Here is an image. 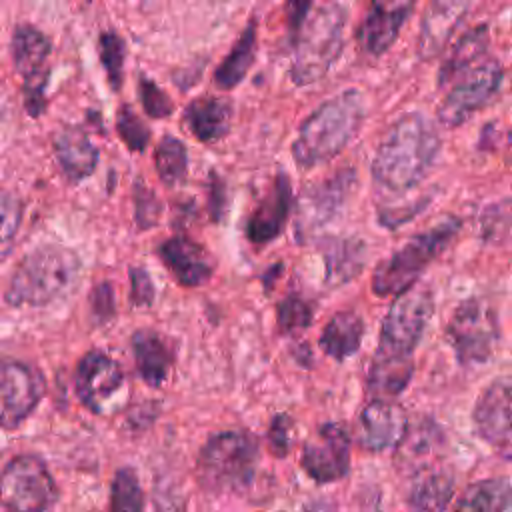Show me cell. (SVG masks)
<instances>
[{"label": "cell", "mask_w": 512, "mask_h": 512, "mask_svg": "<svg viewBox=\"0 0 512 512\" xmlns=\"http://www.w3.org/2000/svg\"><path fill=\"white\" fill-rule=\"evenodd\" d=\"M136 220L140 222L142 228L146 226H154V222L158 220V214H160V204L156 200V196L146 190V188H138L136 190Z\"/></svg>", "instance_id": "cell-38"}, {"label": "cell", "mask_w": 512, "mask_h": 512, "mask_svg": "<svg viewBox=\"0 0 512 512\" xmlns=\"http://www.w3.org/2000/svg\"><path fill=\"white\" fill-rule=\"evenodd\" d=\"M184 120L198 140L214 142L230 130L232 106L222 98L202 96L188 104Z\"/></svg>", "instance_id": "cell-24"}, {"label": "cell", "mask_w": 512, "mask_h": 512, "mask_svg": "<svg viewBox=\"0 0 512 512\" xmlns=\"http://www.w3.org/2000/svg\"><path fill=\"white\" fill-rule=\"evenodd\" d=\"M296 32V50L290 66L294 84L304 86L322 78L344 46L346 10L340 4H322L310 8Z\"/></svg>", "instance_id": "cell-4"}, {"label": "cell", "mask_w": 512, "mask_h": 512, "mask_svg": "<svg viewBox=\"0 0 512 512\" xmlns=\"http://www.w3.org/2000/svg\"><path fill=\"white\" fill-rule=\"evenodd\" d=\"M290 428H292V420L286 414H280L274 418L270 432H268V440H270V448L276 456H284L290 448Z\"/></svg>", "instance_id": "cell-40"}, {"label": "cell", "mask_w": 512, "mask_h": 512, "mask_svg": "<svg viewBox=\"0 0 512 512\" xmlns=\"http://www.w3.org/2000/svg\"><path fill=\"white\" fill-rule=\"evenodd\" d=\"M156 172L164 184L174 186L184 180L188 168V156L184 144L174 136H164L156 146Z\"/></svg>", "instance_id": "cell-31"}, {"label": "cell", "mask_w": 512, "mask_h": 512, "mask_svg": "<svg viewBox=\"0 0 512 512\" xmlns=\"http://www.w3.org/2000/svg\"><path fill=\"white\" fill-rule=\"evenodd\" d=\"M54 152L62 172L72 182L88 178L98 166V150L82 128L70 126L56 134Z\"/></svg>", "instance_id": "cell-22"}, {"label": "cell", "mask_w": 512, "mask_h": 512, "mask_svg": "<svg viewBox=\"0 0 512 512\" xmlns=\"http://www.w3.org/2000/svg\"><path fill=\"white\" fill-rule=\"evenodd\" d=\"M100 60L110 86L118 90L124 76V40L114 30H106L100 36Z\"/></svg>", "instance_id": "cell-33"}, {"label": "cell", "mask_w": 512, "mask_h": 512, "mask_svg": "<svg viewBox=\"0 0 512 512\" xmlns=\"http://www.w3.org/2000/svg\"><path fill=\"white\" fill-rule=\"evenodd\" d=\"M440 150L436 124L422 112H408L398 118L372 160V178L378 190L406 194L416 188L432 168Z\"/></svg>", "instance_id": "cell-1"}, {"label": "cell", "mask_w": 512, "mask_h": 512, "mask_svg": "<svg viewBox=\"0 0 512 512\" xmlns=\"http://www.w3.org/2000/svg\"><path fill=\"white\" fill-rule=\"evenodd\" d=\"M132 352L142 380L148 386H160L172 364L166 342L152 330H138L132 336Z\"/></svg>", "instance_id": "cell-26"}, {"label": "cell", "mask_w": 512, "mask_h": 512, "mask_svg": "<svg viewBox=\"0 0 512 512\" xmlns=\"http://www.w3.org/2000/svg\"><path fill=\"white\" fill-rule=\"evenodd\" d=\"M158 254L164 264L174 272L178 282L184 286H200L212 276L214 264L208 258L206 250L184 236H174L166 240L158 248Z\"/></svg>", "instance_id": "cell-21"}, {"label": "cell", "mask_w": 512, "mask_h": 512, "mask_svg": "<svg viewBox=\"0 0 512 512\" xmlns=\"http://www.w3.org/2000/svg\"><path fill=\"white\" fill-rule=\"evenodd\" d=\"M502 66L496 60L482 62L466 72L438 106V120L446 128H456L466 122L476 110L486 106L502 84Z\"/></svg>", "instance_id": "cell-10"}, {"label": "cell", "mask_w": 512, "mask_h": 512, "mask_svg": "<svg viewBox=\"0 0 512 512\" xmlns=\"http://www.w3.org/2000/svg\"><path fill=\"white\" fill-rule=\"evenodd\" d=\"M460 228L458 218H444L434 228L412 236L390 258L382 260L372 274V292L380 298L400 296L414 286L426 266L448 246Z\"/></svg>", "instance_id": "cell-5"}, {"label": "cell", "mask_w": 512, "mask_h": 512, "mask_svg": "<svg viewBox=\"0 0 512 512\" xmlns=\"http://www.w3.org/2000/svg\"><path fill=\"white\" fill-rule=\"evenodd\" d=\"M472 418L482 440L504 446L512 454V382H492L480 394Z\"/></svg>", "instance_id": "cell-15"}, {"label": "cell", "mask_w": 512, "mask_h": 512, "mask_svg": "<svg viewBox=\"0 0 512 512\" xmlns=\"http://www.w3.org/2000/svg\"><path fill=\"white\" fill-rule=\"evenodd\" d=\"M118 134L130 150H144L150 142V130L130 106H122L118 112Z\"/></svg>", "instance_id": "cell-35"}, {"label": "cell", "mask_w": 512, "mask_h": 512, "mask_svg": "<svg viewBox=\"0 0 512 512\" xmlns=\"http://www.w3.org/2000/svg\"><path fill=\"white\" fill-rule=\"evenodd\" d=\"M44 396V378L18 360H0V426L16 428Z\"/></svg>", "instance_id": "cell-11"}, {"label": "cell", "mask_w": 512, "mask_h": 512, "mask_svg": "<svg viewBox=\"0 0 512 512\" xmlns=\"http://www.w3.org/2000/svg\"><path fill=\"white\" fill-rule=\"evenodd\" d=\"M354 184V172L344 170L334 178L306 190L300 202V218L298 228L304 232H312L330 220L338 208L344 204L350 188Z\"/></svg>", "instance_id": "cell-18"}, {"label": "cell", "mask_w": 512, "mask_h": 512, "mask_svg": "<svg viewBox=\"0 0 512 512\" xmlns=\"http://www.w3.org/2000/svg\"><path fill=\"white\" fill-rule=\"evenodd\" d=\"M498 334V316L494 308L480 298L460 302L446 326V336L462 366L486 362L494 352Z\"/></svg>", "instance_id": "cell-9"}, {"label": "cell", "mask_w": 512, "mask_h": 512, "mask_svg": "<svg viewBox=\"0 0 512 512\" xmlns=\"http://www.w3.org/2000/svg\"><path fill=\"white\" fill-rule=\"evenodd\" d=\"M74 386L82 404L92 412L102 414L124 388V372L112 356L92 350L78 362Z\"/></svg>", "instance_id": "cell-13"}, {"label": "cell", "mask_w": 512, "mask_h": 512, "mask_svg": "<svg viewBox=\"0 0 512 512\" xmlns=\"http://www.w3.org/2000/svg\"><path fill=\"white\" fill-rule=\"evenodd\" d=\"M486 48H488V26L482 24V26L470 28L466 34L458 38V42L452 46L450 54L442 62L438 72V84L444 86L448 82L462 78L466 72L478 66L476 62L484 56Z\"/></svg>", "instance_id": "cell-25"}, {"label": "cell", "mask_w": 512, "mask_h": 512, "mask_svg": "<svg viewBox=\"0 0 512 512\" xmlns=\"http://www.w3.org/2000/svg\"><path fill=\"white\" fill-rule=\"evenodd\" d=\"M432 310L434 304L428 288H410L400 294L382 322L380 340L372 362L414 366L412 354L420 342Z\"/></svg>", "instance_id": "cell-7"}, {"label": "cell", "mask_w": 512, "mask_h": 512, "mask_svg": "<svg viewBox=\"0 0 512 512\" xmlns=\"http://www.w3.org/2000/svg\"><path fill=\"white\" fill-rule=\"evenodd\" d=\"M312 314L314 310L306 300H302L300 296H288L278 306V326L286 334L300 332L310 326Z\"/></svg>", "instance_id": "cell-34"}, {"label": "cell", "mask_w": 512, "mask_h": 512, "mask_svg": "<svg viewBox=\"0 0 512 512\" xmlns=\"http://www.w3.org/2000/svg\"><path fill=\"white\" fill-rule=\"evenodd\" d=\"M80 272V258L70 248L38 246L16 266L8 282L6 302L12 306H46L68 294L78 284Z\"/></svg>", "instance_id": "cell-3"}, {"label": "cell", "mask_w": 512, "mask_h": 512, "mask_svg": "<svg viewBox=\"0 0 512 512\" xmlns=\"http://www.w3.org/2000/svg\"><path fill=\"white\" fill-rule=\"evenodd\" d=\"M470 4L468 2H446L438 0L426 6L422 22H420V34H418V44L416 50L420 58L428 60L438 56L458 24L464 20V14L468 12Z\"/></svg>", "instance_id": "cell-19"}, {"label": "cell", "mask_w": 512, "mask_h": 512, "mask_svg": "<svg viewBox=\"0 0 512 512\" xmlns=\"http://www.w3.org/2000/svg\"><path fill=\"white\" fill-rule=\"evenodd\" d=\"M406 432V412L394 400H372L360 412V444L366 450L380 452L400 446Z\"/></svg>", "instance_id": "cell-16"}, {"label": "cell", "mask_w": 512, "mask_h": 512, "mask_svg": "<svg viewBox=\"0 0 512 512\" xmlns=\"http://www.w3.org/2000/svg\"><path fill=\"white\" fill-rule=\"evenodd\" d=\"M52 52L50 38L30 24H22L12 34V58L26 82V108L32 116L42 110V88L46 82V60Z\"/></svg>", "instance_id": "cell-12"}, {"label": "cell", "mask_w": 512, "mask_h": 512, "mask_svg": "<svg viewBox=\"0 0 512 512\" xmlns=\"http://www.w3.org/2000/svg\"><path fill=\"white\" fill-rule=\"evenodd\" d=\"M326 276L332 284H342L356 276L364 264V246L358 240H332L324 250Z\"/></svg>", "instance_id": "cell-30"}, {"label": "cell", "mask_w": 512, "mask_h": 512, "mask_svg": "<svg viewBox=\"0 0 512 512\" xmlns=\"http://www.w3.org/2000/svg\"><path fill=\"white\" fill-rule=\"evenodd\" d=\"M56 500V482L38 456H16L0 472V504L8 512H52Z\"/></svg>", "instance_id": "cell-8"}, {"label": "cell", "mask_w": 512, "mask_h": 512, "mask_svg": "<svg viewBox=\"0 0 512 512\" xmlns=\"http://www.w3.org/2000/svg\"><path fill=\"white\" fill-rule=\"evenodd\" d=\"M510 502V482L506 478H488L470 484L452 512H506Z\"/></svg>", "instance_id": "cell-28"}, {"label": "cell", "mask_w": 512, "mask_h": 512, "mask_svg": "<svg viewBox=\"0 0 512 512\" xmlns=\"http://www.w3.org/2000/svg\"><path fill=\"white\" fill-rule=\"evenodd\" d=\"M302 468L316 482H334L350 468L348 432L334 422L322 424L318 432L304 444Z\"/></svg>", "instance_id": "cell-14"}, {"label": "cell", "mask_w": 512, "mask_h": 512, "mask_svg": "<svg viewBox=\"0 0 512 512\" xmlns=\"http://www.w3.org/2000/svg\"><path fill=\"white\" fill-rule=\"evenodd\" d=\"M364 120V102L356 90H346L320 104L300 126L292 156L300 168L332 160L354 138Z\"/></svg>", "instance_id": "cell-2"}, {"label": "cell", "mask_w": 512, "mask_h": 512, "mask_svg": "<svg viewBox=\"0 0 512 512\" xmlns=\"http://www.w3.org/2000/svg\"><path fill=\"white\" fill-rule=\"evenodd\" d=\"M140 100L142 106L146 110V114H150L152 118H164L168 114H172L174 104L170 102V98L148 78L140 80Z\"/></svg>", "instance_id": "cell-37"}, {"label": "cell", "mask_w": 512, "mask_h": 512, "mask_svg": "<svg viewBox=\"0 0 512 512\" xmlns=\"http://www.w3.org/2000/svg\"><path fill=\"white\" fill-rule=\"evenodd\" d=\"M254 52H256V26L254 22H250L244 28L242 36L238 38V42L234 44V48L230 50V54L222 60V64L214 72L216 86L222 90H230L236 84H240V80L246 76L254 60Z\"/></svg>", "instance_id": "cell-29"}, {"label": "cell", "mask_w": 512, "mask_h": 512, "mask_svg": "<svg viewBox=\"0 0 512 512\" xmlns=\"http://www.w3.org/2000/svg\"><path fill=\"white\" fill-rule=\"evenodd\" d=\"M290 206H292L290 180L286 178V174H278L274 180V186L270 188L266 198L258 204V208L248 220V226H246L248 238L256 244L274 240L286 224Z\"/></svg>", "instance_id": "cell-20"}, {"label": "cell", "mask_w": 512, "mask_h": 512, "mask_svg": "<svg viewBox=\"0 0 512 512\" xmlns=\"http://www.w3.org/2000/svg\"><path fill=\"white\" fill-rule=\"evenodd\" d=\"M258 464V444L246 432L212 436L198 456V478L210 492H238L250 486Z\"/></svg>", "instance_id": "cell-6"}, {"label": "cell", "mask_w": 512, "mask_h": 512, "mask_svg": "<svg viewBox=\"0 0 512 512\" xmlns=\"http://www.w3.org/2000/svg\"><path fill=\"white\" fill-rule=\"evenodd\" d=\"M130 300L134 306H148L154 298V286L150 276L142 268H132L130 270Z\"/></svg>", "instance_id": "cell-39"}, {"label": "cell", "mask_w": 512, "mask_h": 512, "mask_svg": "<svg viewBox=\"0 0 512 512\" xmlns=\"http://www.w3.org/2000/svg\"><path fill=\"white\" fill-rule=\"evenodd\" d=\"M414 4L412 2H372L362 24L358 26V44L372 56L384 54L398 38L400 28L408 20Z\"/></svg>", "instance_id": "cell-17"}, {"label": "cell", "mask_w": 512, "mask_h": 512, "mask_svg": "<svg viewBox=\"0 0 512 512\" xmlns=\"http://www.w3.org/2000/svg\"><path fill=\"white\" fill-rule=\"evenodd\" d=\"M20 220H22L20 200L10 192L0 190V248L12 240V236L20 226Z\"/></svg>", "instance_id": "cell-36"}, {"label": "cell", "mask_w": 512, "mask_h": 512, "mask_svg": "<svg viewBox=\"0 0 512 512\" xmlns=\"http://www.w3.org/2000/svg\"><path fill=\"white\" fill-rule=\"evenodd\" d=\"M454 494V478L436 466L416 468L408 506L412 512H444Z\"/></svg>", "instance_id": "cell-23"}, {"label": "cell", "mask_w": 512, "mask_h": 512, "mask_svg": "<svg viewBox=\"0 0 512 512\" xmlns=\"http://www.w3.org/2000/svg\"><path fill=\"white\" fill-rule=\"evenodd\" d=\"M144 498L138 476L132 468H122L116 472L112 482L110 512H142Z\"/></svg>", "instance_id": "cell-32"}, {"label": "cell", "mask_w": 512, "mask_h": 512, "mask_svg": "<svg viewBox=\"0 0 512 512\" xmlns=\"http://www.w3.org/2000/svg\"><path fill=\"white\" fill-rule=\"evenodd\" d=\"M364 336V322L356 312H338L330 318V322L324 326L322 336L318 340L320 348L336 358L344 360L358 352Z\"/></svg>", "instance_id": "cell-27"}]
</instances>
